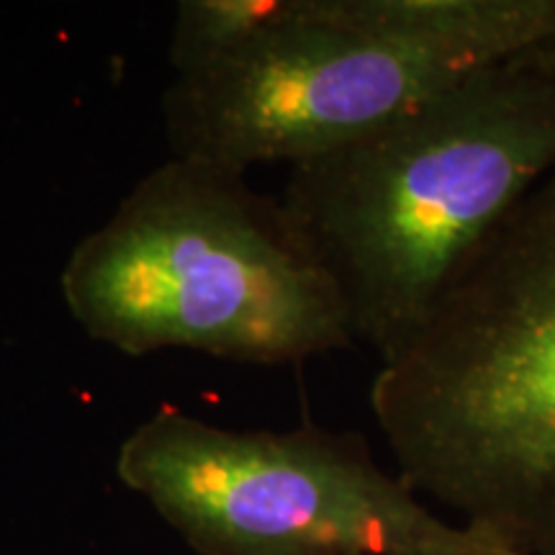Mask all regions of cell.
Masks as SVG:
<instances>
[{"label": "cell", "instance_id": "obj_1", "mask_svg": "<svg viewBox=\"0 0 555 555\" xmlns=\"http://www.w3.org/2000/svg\"><path fill=\"white\" fill-rule=\"evenodd\" d=\"M553 168L555 78L504 62L288 168L278 201L352 343L386 360Z\"/></svg>", "mask_w": 555, "mask_h": 555}, {"label": "cell", "instance_id": "obj_2", "mask_svg": "<svg viewBox=\"0 0 555 555\" xmlns=\"http://www.w3.org/2000/svg\"><path fill=\"white\" fill-rule=\"evenodd\" d=\"M371 412L416 496L555 555V168L380 360Z\"/></svg>", "mask_w": 555, "mask_h": 555}, {"label": "cell", "instance_id": "obj_3", "mask_svg": "<svg viewBox=\"0 0 555 555\" xmlns=\"http://www.w3.org/2000/svg\"><path fill=\"white\" fill-rule=\"evenodd\" d=\"M69 317L124 356L291 365L352 347L335 288L278 198L168 157L62 268Z\"/></svg>", "mask_w": 555, "mask_h": 555}, {"label": "cell", "instance_id": "obj_4", "mask_svg": "<svg viewBox=\"0 0 555 555\" xmlns=\"http://www.w3.org/2000/svg\"><path fill=\"white\" fill-rule=\"evenodd\" d=\"M116 476L198 555H517L416 496L358 435L227 429L163 406Z\"/></svg>", "mask_w": 555, "mask_h": 555}, {"label": "cell", "instance_id": "obj_5", "mask_svg": "<svg viewBox=\"0 0 555 555\" xmlns=\"http://www.w3.org/2000/svg\"><path fill=\"white\" fill-rule=\"evenodd\" d=\"M481 73V69H478ZM352 21L345 0H291L247 50L163 93L170 157L247 176L294 168L468 78Z\"/></svg>", "mask_w": 555, "mask_h": 555}, {"label": "cell", "instance_id": "obj_6", "mask_svg": "<svg viewBox=\"0 0 555 555\" xmlns=\"http://www.w3.org/2000/svg\"><path fill=\"white\" fill-rule=\"evenodd\" d=\"M352 21L442 65H504L551 26L555 0H345Z\"/></svg>", "mask_w": 555, "mask_h": 555}, {"label": "cell", "instance_id": "obj_7", "mask_svg": "<svg viewBox=\"0 0 555 555\" xmlns=\"http://www.w3.org/2000/svg\"><path fill=\"white\" fill-rule=\"evenodd\" d=\"M291 9V0H183L176 5L168 57L176 78L232 60Z\"/></svg>", "mask_w": 555, "mask_h": 555}, {"label": "cell", "instance_id": "obj_8", "mask_svg": "<svg viewBox=\"0 0 555 555\" xmlns=\"http://www.w3.org/2000/svg\"><path fill=\"white\" fill-rule=\"evenodd\" d=\"M509 62H515V65H522V67H530V69H538V73L555 78V11H553L551 26H547V31L543 34V37H540L532 47H527L525 52H519L517 57H512Z\"/></svg>", "mask_w": 555, "mask_h": 555}]
</instances>
